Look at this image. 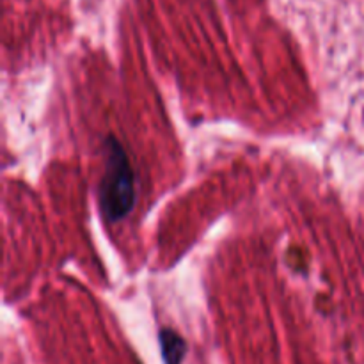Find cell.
<instances>
[{
  "label": "cell",
  "mask_w": 364,
  "mask_h": 364,
  "mask_svg": "<svg viewBox=\"0 0 364 364\" xmlns=\"http://www.w3.org/2000/svg\"><path fill=\"white\" fill-rule=\"evenodd\" d=\"M160 350L166 364H181L187 354V343L183 338L173 329H160L159 333Z\"/></svg>",
  "instance_id": "cell-2"
},
{
  "label": "cell",
  "mask_w": 364,
  "mask_h": 364,
  "mask_svg": "<svg viewBox=\"0 0 364 364\" xmlns=\"http://www.w3.org/2000/svg\"><path fill=\"white\" fill-rule=\"evenodd\" d=\"M103 167L100 208L109 223H119L134 210L135 171L124 146L112 135L103 142Z\"/></svg>",
  "instance_id": "cell-1"
}]
</instances>
